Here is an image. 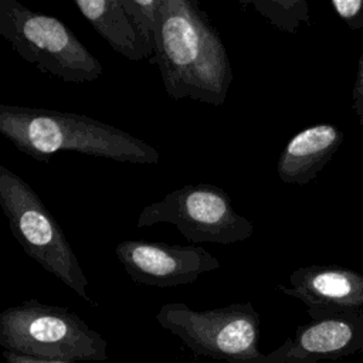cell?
Masks as SVG:
<instances>
[{
	"label": "cell",
	"instance_id": "obj_1",
	"mask_svg": "<svg viewBox=\"0 0 363 363\" xmlns=\"http://www.w3.org/2000/svg\"><path fill=\"white\" fill-rule=\"evenodd\" d=\"M153 64L166 94L221 106L233 81L218 31L196 0H162Z\"/></svg>",
	"mask_w": 363,
	"mask_h": 363
},
{
	"label": "cell",
	"instance_id": "obj_2",
	"mask_svg": "<svg viewBox=\"0 0 363 363\" xmlns=\"http://www.w3.org/2000/svg\"><path fill=\"white\" fill-rule=\"evenodd\" d=\"M0 133L17 150L41 162H48L58 152L135 164H156L160 160L152 145L82 113L1 104Z\"/></svg>",
	"mask_w": 363,
	"mask_h": 363
},
{
	"label": "cell",
	"instance_id": "obj_3",
	"mask_svg": "<svg viewBox=\"0 0 363 363\" xmlns=\"http://www.w3.org/2000/svg\"><path fill=\"white\" fill-rule=\"evenodd\" d=\"M3 350L48 362L106 360L108 343L82 318L64 306L28 299L0 313Z\"/></svg>",
	"mask_w": 363,
	"mask_h": 363
},
{
	"label": "cell",
	"instance_id": "obj_4",
	"mask_svg": "<svg viewBox=\"0 0 363 363\" xmlns=\"http://www.w3.org/2000/svg\"><path fill=\"white\" fill-rule=\"evenodd\" d=\"M0 206L11 234L24 252L79 298L94 303L86 292L88 278L58 221L31 186L3 164H0Z\"/></svg>",
	"mask_w": 363,
	"mask_h": 363
},
{
	"label": "cell",
	"instance_id": "obj_5",
	"mask_svg": "<svg viewBox=\"0 0 363 363\" xmlns=\"http://www.w3.org/2000/svg\"><path fill=\"white\" fill-rule=\"evenodd\" d=\"M156 320L196 356L225 363H269L259 350L261 318L251 302L204 311L169 302L162 305Z\"/></svg>",
	"mask_w": 363,
	"mask_h": 363
},
{
	"label": "cell",
	"instance_id": "obj_6",
	"mask_svg": "<svg viewBox=\"0 0 363 363\" xmlns=\"http://www.w3.org/2000/svg\"><path fill=\"white\" fill-rule=\"evenodd\" d=\"M0 34L20 58L64 82H91L104 72L99 60L61 20L17 0H0Z\"/></svg>",
	"mask_w": 363,
	"mask_h": 363
},
{
	"label": "cell",
	"instance_id": "obj_7",
	"mask_svg": "<svg viewBox=\"0 0 363 363\" xmlns=\"http://www.w3.org/2000/svg\"><path fill=\"white\" fill-rule=\"evenodd\" d=\"M173 224L191 242L234 244L248 240L254 224L238 214L225 190L210 183L187 184L140 211L136 227Z\"/></svg>",
	"mask_w": 363,
	"mask_h": 363
},
{
	"label": "cell",
	"instance_id": "obj_8",
	"mask_svg": "<svg viewBox=\"0 0 363 363\" xmlns=\"http://www.w3.org/2000/svg\"><path fill=\"white\" fill-rule=\"evenodd\" d=\"M115 255L135 284L159 288L187 285L220 268V261L197 245L125 240L115 247Z\"/></svg>",
	"mask_w": 363,
	"mask_h": 363
},
{
	"label": "cell",
	"instance_id": "obj_9",
	"mask_svg": "<svg viewBox=\"0 0 363 363\" xmlns=\"http://www.w3.org/2000/svg\"><path fill=\"white\" fill-rule=\"evenodd\" d=\"M363 350V311L332 313L299 326L278 349L269 363H318L339 360Z\"/></svg>",
	"mask_w": 363,
	"mask_h": 363
},
{
	"label": "cell",
	"instance_id": "obj_10",
	"mask_svg": "<svg viewBox=\"0 0 363 363\" xmlns=\"http://www.w3.org/2000/svg\"><path fill=\"white\" fill-rule=\"evenodd\" d=\"M277 288L303 302L312 319L363 309V275L340 267H303L291 274L288 286Z\"/></svg>",
	"mask_w": 363,
	"mask_h": 363
},
{
	"label": "cell",
	"instance_id": "obj_11",
	"mask_svg": "<svg viewBox=\"0 0 363 363\" xmlns=\"http://www.w3.org/2000/svg\"><path fill=\"white\" fill-rule=\"evenodd\" d=\"M342 132L330 123L312 125L295 133L277 162V173L286 184H306L332 159L342 143Z\"/></svg>",
	"mask_w": 363,
	"mask_h": 363
},
{
	"label": "cell",
	"instance_id": "obj_12",
	"mask_svg": "<svg viewBox=\"0 0 363 363\" xmlns=\"http://www.w3.org/2000/svg\"><path fill=\"white\" fill-rule=\"evenodd\" d=\"M74 4L113 51L130 61L143 58L150 61L145 43L126 14L122 0H74Z\"/></svg>",
	"mask_w": 363,
	"mask_h": 363
},
{
	"label": "cell",
	"instance_id": "obj_13",
	"mask_svg": "<svg viewBox=\"0 0 363 363\" xmlns=\"http://www.w3.org/2000/svg\"><path fill=\"white\" fill-rule=\"evenodd\" d=\"M252 7L281 31L295 34L301 24H309V9L302 0H238Z\"/></svg>",
	"mask_w": 363,
	"mask_h": 363
},
{
	"label": "cell",
	"instance_id": "obj_14",
	"mask_svg": "<svg viewBox=\"0 0 363 363\" xmlns=\"http://www.w3.org/2000/svg\"><path fill=\"white\" fill-rule=\"evenodd\" d=\"M122 4L143 40L153 64L162 0H122Z\"/></svg>",
	"mask_w": 363,
	"mask_h": 363
},
{
	"label": "cell",
	"instance_id": "obj_15",
	"mask_svg": "<svg viewBox=\"0 0 363 363\" xmlns=\"http://www.w3.org/2000/svg\"><path fill=\"white\" fill-rule=\"evenodd\" d=\"M336 14L347 23H354L363 13V0H332Z\"/></svg>",
	"mask_w": 363,
	"mask_h": 363
},
{
	"label": "cell",
	"instance_id": "obj_16",
	"mask_svg": "<svg viewBox=\"0 0 363 363\" xmlns=\"http://www.w3.org/2000/svg\"><path fill=\"white\" fill-rule=\"evenodd\" d=\"M353 108L359 118V123L363 125V54L360 57L357 79L353 89Z\"/></svg>",
	"mask_w": 363,
	"mask_h": 363
},
{
	"label": "cell",
	"instance_id": "obj_17",
	"mask_svg": "<svg viewBox=\"0 0 363 363\" xmlns=\"http://www.w3.org/2000/svg\"><path fill=\"white\" fill-rule=\"evenodd\" d=\"M3 356L6 363H68V362H48V360H38V359H33V357H27V356H20L11 352H6L3 350Z\"/></svg>",
	"mask_w": 363,
	"mask_h": 363
}]
</instances>
